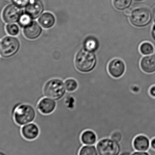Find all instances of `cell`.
Masks as SVG:
<instances>
[{
  "label": "cell",
  "instance_id": "obj_14",
  "mask_svg": "<svg viewBox=\"0 0 155 155\" xmlns=\"http://www.w3.org/2000/svg\"><path fill=\"white\" fill-rule=\"evenodd\" d=\"M141 69L147 74L153 73L155 72V55H148L145 56L140 62Z\"/></svg>",
  "mask_w": 155,
  "mask_h": 155
},
{
  "label": "cell",
  "instance_id": "obj_13",
  "mask_svg": "<svg viewBox=\"0 0 155 155\" xmlns=\"http://www.w3.org/2000/svg\"><path fill=\"white\" fill-rule=\"evenodd\" d=\"M133 144L134 148L137 151L147 152L150 148V142L147 137L139 135L135 137Z\"/></svg>",
  "mask_w": 155,
  "mask_h": 155
},
{
  "label": "cell",
  "instance_id": "obj_30",
  "mask_svg": "<svg viewBox=\"0 0 155 155\" xmlns=\"http://www.w3.org/2000/svg\"><path fill=\"white\" fill-rule=\"evenodd\" d=\"M125 14L126 15H131V12H130V10L129 9H127L126 10L125 12Z\"/></svg>",
  "mask_w": 155,
  "mask_h": 155
},
{
  "label": "cell",
  "instance_id": "obj_24",
  "mask_svg": "<svg viewBox=\"0 0 155 155\" xmlns=\"http://www.w3.org/2000/svg\"><path fill=\"white\" fill-rule=\"evenodd\" d=\"M111 139L115 141V142H117L119 143L121 142L122 139V134L120 132L116 131V132H114L112 134L110 137Z\"/></svg>",
  "mask_w": 155,
  "mask_h": 155
},
{
  "label": "cell",
  "instance_id": "obj_3",
  "mask_svg": "<svg viewBox=\"0 0 155 155\" xmlns=\"http://www.w3.org/2000/svg\"><path fill=\"white\" fill-rule=\"evenodd\" d=\"M21 43L18 38L15 36H6L1 41L0 54L4 58L13 57L19 51Z\"/></svg>",
  "mask_w": 155,
  "mask_h": 155
},
{
  "label": "cell",
  "instance_id": "obj_15",
  "mask_svg": "<svg viewBox=\"0 0 155 155\" xmlns=\"http://www.w3.org/2000/svg\"><path fill=\"white\" fill-rule=\"evenodd\" d=\"M80 139L82 143L84 145H94L96 143L97 137L94 132L87 130L82 133Z\"/></svg>",
  "mask_w": 155,
  "mask_h": 155
},
{
  "label": "cell",
  "instance_id": "obj_20",
  "mask_svg": "<svg viewBox=\"0 0 155 155\" xmlns=\"http://www.w3.org/2000/svg\"><path fill=\"white\" fill-rule=\"evenodd\" d=\"M32 18L27 13H22L18 21L19 25L24 28L29 25L32 21Z\"/></svg>",
  "mask_w": 155,
  "mask_h": 155
},
{
  "label": "cell",
  "instance_id": "obj_4",
  "mask_svg": "<svg viewBox=\"0 0 155 155\" xmlns=\"http://www.w3.org/2000/svg\"><path fill=\"white\" fill-rule=\"evenodd\" d=\"M65 86L59 79H52L45 85L44 94L47 97L57 100L61 98L65 93Z\"/></svg>",
  "mask_w": 155,
  "mask_h": 155
},
{
  "label": "cell",
  "instance_id": "obj_5",
  "mask_svg": "<svg viewBox=\"0 0 155 155\" xmlns=\"http://www.w3.org/2000/svg\"><path fill=\"white\" fill-rule=\"evenodd\" d=\"M98 155H119L121 147L119 143L111 138H103L96 144Z\"/></svg>",
  "mask_w": 155,
  "mask_h": 155
},
{
  "label": "cell",
  "instance_id": "obj_9",
  "mask_svg": "<svg viewBox=\"0 0 155 155\" xmlns=\"http://www.w3.org/2000/svg\"><path fill=\"white\" fill-rule=\"evenodd\" d=\"M21 133L25 139L31 141L38 137L40 134V129L37 125L31 123L23 126Z\"/></svg>",
  "mask_w": 155,
  "mask_h": 155
},
{
  "label": "cell",
  "instance_id": "obj_31",
  "mask_svg": "<svg viewBox=\"0 0 155 155\" xmlns=\"http://www.w3.org/2000/svg\"><path fill=\"white\" fill-rule=\"evenodd\" d=\"M120 155H131V154L128 152H125V153H123Z\"/></svg>",
  "mask_w": 155,
  "mask_h": 155
},
{
  "label": "cell",
  "instance_id": "obj_25",
  "mask_svg": "<svg viewBox=\"0 0 155 155\" xmlns=\"http://www.w3.org/2000/svg\"><path fill=\"white\" fill-rule=\"evenodd\" d=\"M14 3L20 8L25 7L28 5L29 0H13Z\"/></svg>",
  "mask_w": 155,
  "mask_h": 155
},
{
  "label": "cell",
  "instance_id": "obj_27",
  "mask_svg": "<svg viewBox=\"0 0 155 155\" xmlns=\"http://www.w3.org/2000/svg\"><path fill=\"white\" fill-rule=\"evenodd\" d=\"M150 94L154 97H155V86L152 87L150 89Z\"/></svg>",
  "mask_w": 155,
  "mask_h": 155
},
{
  "label": "cell",
  "instance_id": "obj_36",
  "mask_svg": "<svg viewBox=\"0 0 155 155\" xmlns=\"http://www.w3.org/2000/svg\"><path fill=\"white\" fill-rule=\"evenodd\" d=\"M0 55H1V54H0Z\"/></svg>",
  "mask_w": 155,
  "mask_h": 155
},
{
  "label": "cell",
  "instance_id": "obj_21",
  "mask_svg": "<svg viewBox=\"0 0 155 155\" xmlns=\"http://www.w3.org/2000/svg\"><path fill=\"white\" fill-rule=\"evenodd\" d=\"M5 30L7 33L12 36H16L20 33L19 26L14 23L8 24L5 27Z\"/></svg>",
  "mask_w": 155,
  "mask_h": 155
},
{
  "label": "cell",
  "instance_id": "obj_2",
  "mask_svg": "<svg viewBox=\"0 0 155 155\" xmlns=\"http://www.w3.org/2000/svg\"><path fill=\"white\" fill-rule=\"evenodd\" d=\"M35 116L36 113L34 108L27 104L19 105L14 111V119L18 125L24 126L32 123Z\"/></svg>",
  "mask_w": 155,
  "mask_h": 155
},
{
  "label": "cell",
  "instance_id": "obj_1",
  "mask_svg": "<svg viewBox=\"0 0 155 155\" xmlns=\"http://www.w3.org/2000/svg\"><path fill=\"white\" fill-rule=\"evenodd\" d=\"M96 64V57L94 52L85 49L78 52L75 56V65L79 71L90 72L95 68Z\"/></svg>",
  "mask_w": 155,
  "mask_h": 155
},
{
  "label": "cell",
  "instance_id": "obj_35",
  "mask_svg": "<svg viewBox=\"0 0 155 155\" xmlns=\"http://www.w3.org/2000/svg\"><path fill=\"white\" fill-rule=\"evenodd\" d=\"M137 1H142V0H137Z\"/></svg>",
  "mask_w": 155,
  "mask_h": 155
},
{
  "label": "cell",
  "instance_id": "obj_8",
  "mask_svg": "<svg viewBox=\"0 0 155 155\" xmlns=\"http://www.w3.org/2000/svg\"><path fill=\"white\" fill-rule=\"evenodd\" d=\"M108 71L112 77L118 78L123 76L125 71L124 63L119 59L112 60L108 65Z\"/></svg>",
  "mask_w": 155,
  "mask_h": 155
},
{
  "label": "cell",
  "instance_id": "obj_6",
  "mask_svg": "<svg viewBox=\"0 0 155 155\" xmlns=\"http://www.w3.org/2000/svg\"><path fill=\"white\" fill-rule=\"evenodd\" d=\"M131 22L135 26L142 27L149 23L152 18L151 12L146 8H139L131 13Z\"/></svg>",
  "mask_w": 155,
  "mask_h": 155
},
{
  "label": "cell",
  "instance_id": "obj_26",
  "mask_svg": "<svg viewBox=\"0 0 155 155\" xmlns=\"http://www.w3.org/2000/svg\"><path fill=\"white\" fill-rule=\"evenodd\" d=\"M131 155H150L148 153L146 152H134Z\"/></svg>",
  "mask_w": 155,
  "mask_h": 155
},
{
  "label": "cell",
  "instance_id": "obj_28",
  "mask_svg": "<svg viewBox=\"0 0 155 155\" xmlns=\"http://www.w3.org/2000/svg\"><path fill=\"white\" fill-rule=\"evenodd\" d=\"M150 146L152 149L155 150V138H154L151 140L150 142Z\"/></svg>",
  "mask_w": 155,
  "mask_h": 155
},
{
  "label": "cell",
  "instance_id": "obj_10",
  "mask_svg": "<svg viewBox=\"0 0 155 155\" xmlns=\"http://www.w3.org/2000/svg\"><path fill=\"white\" fill-rule=\"evenodd\" d=\"M41 27L36 22L33 21L29 25L23 28V35L25 37L30 40H35L41 34Z\"/></svg>",
  "mask_w": 155,
  "mask_h": 155
},
{
  "label": "cell",
  "instance_id": "obj_16",
  "mask_svg": "<svg viewBox=\"0 0 155 155\" xmlns=\"http://www.w3.org/2000/svg\"><path fill=\"white\" fill-rule=\"evenodd\" d=\"M38 21L42 27L48 29L52 27L54 24L55 18L51 13H45L40 16Z\"/></svg>",
  "mask_w": 155,
  "mask_h": 155
},
{
  "label": "cell",
  "instance_id": "obj_19",
  "mask_svg": "<svg viewBox=\"0 0 155 155\" xmlns=\"http://www.w3.org/2000/svg\"><path fill=\"white\" fill-rule=\"evenodd\" d=\"M140 51L143 55H151L154 52V48L150 43L144 42L140 45Z\"/></svg>",
  "mask_w": 155,
  "mask_h": 155
},
{
  "label": "cell",
  "instance_id": "obj_7",
  "mask_svg": "<svg viewBox=\"0 0 155 155\" xmlns=\"http://www.w3.org/2000/svg\"><path fill=\"white\" fill-rule=\"evenodd\" d=\"M21 8L16 5L11 4L4 9L2 17L5 22L8 24L18 22L22 14Z\"/></svg>",
  "mask_w": 155,
  "mask_h": 155
},
{
  "label": "cell",
  "instance_id": "obj_18",
  "mask_svg": "<svg viewBox=\"0 0 155 155\" xmlns=\"http://www.w3.org/2000/svg\"><path fill=\"white\" fill-rule=\"evenodd\" d=\"M78 155H98V154L94 146L84 145L79 150Z\"/></svg>",
  "mask_w": 155,
  "mask_h": 155
},
{
  "label": "cell",
  "instance_id": "obj_11",
  "mask_svg": "<svg viewBox=\"0 0 155 155\" xmlns=\"http://www.w3.org/2000/svg\"><path fill=\"white\" fill-rule=\"evenodd\" d=\"M43 11V5L40 0H29L25 9V12L28 14L32 19L39 17Z\"/></svg>",
  "mask_w": 155,
  "mask_h": 155
},
{
  "label": "cell",
  "instance_id": "obj_29",
  "mask_svg": "<svg viewBox=\"0 0 155 155\" xmlns=\"http://www.w3.org/2000/svg\"><path fill=\"white\" fill-rule=\"evenodd\" d=\"M152 36L155 41V26H154L153 31H152Z\"/></svg>",
  "mask_w": 155,
  "mask_h": 155
},
{
  "label": "cell",
  "instance_id": "obj_17",
  "mask_svg": "<svg viewBox=\"0 0 155 155\" xmlns=\"http://www.w3.org/2000/svg\"><path fill=\"white\" fill-rule=\"evenodd\" d=\"M84 46L86 50L94 52L98 49V41L94 37H87L85 40Z\"/></svg>",
  "mask_w": 155,
  "mask_h": 155
},
{
  "label": "cell",
  "instance_id": "obj_12",
  "mask_svg": "<svg viewBox=\"0 0 155 155\" xmlns=\"http://www.w3.org/2000/svg\"><path fill=\"white\" fill-rule=\"evenodd\" d=\"M56 105V103L54 99L45 97L41 99L38 103V108L42 114H49L54 111Z\"/></svg>",
  "mask_w": 155,
  "mask_h": 155
},
{
  "label": "cell",
  "instance_id": "obj_23",
  "mask_svg": "<svg viewBox=\"0 0 155 155\" xmlns=\"http://www.w3.org/2000/svg\"><path fill=\"white\" fill-rule=\"evenodd\" d=\"M132 0H114L115 7L118 10H124L130 5Z\"/></svg>",
  "mask_w": 155,
  "mask_h": 155
},
{
  "label": "cell",
  "instance_id": "obj_34",
  "mask_svg": "<svg viewBox=\"0 0 155 155\" xmlns=\"http://www.w3.org/2000/svg\"><path fill=\"white\" fill-rule=\"evenodd\" d=\"M1 41H0V45H1Z\"/></svg>",
  "mask_w": 155,
  "mask_h": 155
},
{
  "label": "cell",
  "instance_id": "obj_22",
  "mask_svg": "<svg viewBox=\"0 0 155 155\" xmlns=\"http://www.w3.org/2000/svg\"><path fill=\"white\" fill-rule=\"evenodd\" d=\"M65 89L68 92H74L78 88V84L77 81L72 78L67 79L64 82Z\"/></svg>",
  "mask_w": 155,
  "mask_h": 155
},
{
  "label": "cell",
  "instance_id": "obj_32",
  "mask_svg": "<svg viewBox=\"0 0 155 155\" xmlns=\"http://www.w3.org/2000/svg\"><path fill=\"white\" fill-rule=\"evenodd\" d=\"M153 18H154V21L155 22V10H154V12Z\"/></svg>",
  "mask_w": 155,
  "mask_h": 155
},
{
  "label": "cell",
  "instance_id": "obj_33",
  "mask_svg": "<svg viewBox=\"0 0 155 155\" xmlns=\"http://www.w3.org/2000/svg\"><path fill=\"white\" fill-rule=\"evenodd\" d=\"M0 155H5L4 154H3L2 153H0Z\"/></svg>",
  "mask_w": 155,
  "mask_h": 155
}]
</instances>
